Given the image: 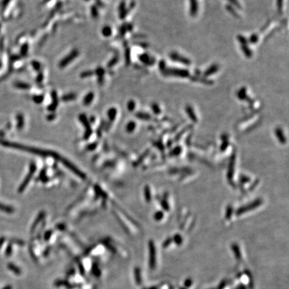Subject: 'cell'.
<instances>
[{"instance_id": "obj_6", "label": "cell", "mask_w": 289, "mask_h": 289, "mask_svg": "<svg viewBox=\"0 0 289 289\" xmlns=\"http://www.w3.org/2000/svg\"><path fill=\"white\" fill-rule=\"evenodd\" d=\"M170 57L171 60H172L179 62V63H182V64H184L185 65L189 66L191 64V61L188 58H185V57L181 55H180V54H179V53L175 52H171L170 54Z\"/></svg>"}, {"instance_id": "obj_48", "label": "cell", "mask_w": 289, "mask_h": 289, "mask_svg": "<svg viewBox=\"0 0 289 289\" xmlns=\"http://www.w3.org/2000/svg\"><path fill=\"white\" fill-rule=\"evenodd\" d=\"M228 143L226 141H224V143H223L222 146V149H226V148L228 147Z\"/></svg>"}, {"instance_id": "obj_23", "label": "cell", "mask_w": 289, "mask_h": 289, "mask_svg": "<svg viewBox=\"0 0 289 289\" xmlns=\"http://www.w3.org/2000/svg\"><path fill=\"white\" fill-rule=\"evenodd\" d=\"M0 210L7 213H12L14 211V209L12 207L8 206L6 205H4L0 203Z\"/></svg>"}, {"instance_id": "obj_4", "label": "cell", "mask_w": 289, "mask_h": 289, "mask_svg": "<svg viewBox=\"0 0 289 289\" xmlns=\"http://www.w3.org/2000/svg\"><path fill=\"white\" fill-rule=\"evenodd\" d=\"M79 120L82 122V125L84 126V127L86 128V131L85 134L84 136V138L85 139H87L90 137V136L92 134V128H91L90 125L89 123V121H88L87 116L84 114H81L79 115Z\"/></svg>"}, {"instance_id": "obj_11", "label": "cell", "mask_w": 289, "mask_h": 289, "mask_svg": "<svg viewBox=\"0 0 289 289\" xmlns=\"http://www.w3.org/2000/svg\"><path fill=\"white\" fill-rule=\"evenodd\" d=\"M13 85L16 88L22 90H28L31 88L30 84H28V83L21 81H16V82H14Z\"/></svg>"}, {"instance_id": "obj_27", "label": "cell", "mask_w": 289, "mask_h": 289, "mask_svg": "<svg viewBox=\"0 0 289 289\" xmlns=\"http://www.w3.org/2000/svg\"><path fill=\"white\" fill-rule=\"evenodd\" d=\"M90 13L91 15H92L93 18H97L99 16V11H98V8L96 5H93L90 8Z\"/></svg>"}, {"instance_id": "obj_28", "label": "cell", "mask_w": 289, "mask_h": 289, "mask_svg": "<svg viewBox=\"0 0 289 289\" xmlns=\"http://www.w3.org/2000/svg\"><path fill=\"white\" fill-rule=\"evenodd\" d=\"M131 62V51L129 48H127V50H125V63L126 65L128 66L129 65Z\"/></svg>"}, {"instance_id": "obj_7", "label": "cell", "mask_w": 289, "mask_h": 289, "mask_svg": "<svg viewBox=\"0 0 289 289\" xmlns=\"http://www.w3.org/2000/svg\"><path fill=\"white\" fill-rule=\"evenodd\" d=\"M51 97H52V103H51L48 107V110L50 112H54L55 111L57 107L59 104V100L58 97V94L56 90H52L51 93Z\"/></svg>"}, {"instance_id": "obj_3", "label": "cell", "mask_w": 289, "mask_h": 289, "mask_svg": "<svg viewBox=\"0 0 289 289\" xmlns=\"http://www.w3.org/2000/svg\"><path fill=\"white\" fill-rule=\"evenodd\" d=\"M36 170V164H34V163H31V164L30 165V171H29V173H28V175L25 177V178L24 179V181H23V183L22 184L20 185V186H19V190H18V191L19 193H22L23 191H24L25 187H26V186L28 185V184H29L30 181V180L31 179V177H32V176L34 175V173H35V171Z\"/></svg>"}, {"instance_id": "obj_40", "label": "cell", "mask_w": 289, "mask_h": 289, "mask_svg": "<svg viewBox=\"0 0 289 289\" xmlns=\"http://www.w3.org/2000/svg\"><path fill=\"white\" fill-rule=\"evenodd\" d=\"M258 35H256V34H253L252 36H250V42L252 43V44H254V43L258 41Z\"/></svg>"}, {"instance_id": "obj_41", "label": "cell", "mask_w": 289, "mask_h": 289, "mask_svg": "<svg viewBox=\"0 0 289 289\" xmlns=\"http://www.w3.org/2000/svg\"><path fill=\"white\" fill-rule=\"evenodd\" d=\"M43 79H44V75H43V73L40 72L38 74V75L36 77V82L38 83H40L42 82Z\"/></svg>"}, {"instance_id": "obj_44", "label": "cell", "mask_w": 289, "mask_h": 289, "mask_svg": "<svg viewBox=\"0 0 289 289\" xmlns=\"http://www.w3.org/2000/svg\"><path fill=\"white\" fill-rule=\"evenodd\" d=\"M226 8H227V10H228L229 11H230V12H231V13H232L234 16H238V15H237V13H236V11H234L232 7H231V5H228V6H227Z\"/></svg>"}, {"instance_id": "obj_34", "label": "cell", "mask_w": 289, "mask_h": 289, "mask_svg": "<svg viewBox=\"0 0 289 289\" xmlns=\"http://www.w3.org/2000/svg\"><path fill=\"white\" fill-rule=\"evenodd\" d=\"M145 199L146 200H147V202H149L151 201V191H150V189L149 187H148V186H147V187H145Z\"/></svg>"}, {"instance_id": "obj_31", "label": "cell", "mask_w": 289, "mask_h": 289, "mask_svg": "<svg viewBox=\"0 0 289 289\" xmlns=\"http://www.w3.org/2000/svg\"><path fill=\"white\" fill-rule=\"evenodd\" d=\"M31 66H32V68L34 69V70H36L38 72V71H40V70L41 64L38 61L33 60L31 62Z\"/></svg>"}, {"instance_id": "obj_47", "label": "cell", "mask_w": 289, "mask_h": 289, "mask_svg": "<svg viewBox=\"0 0 289 289\" xmlns=\"http://www.w3.org/2000/svg\"><path fill=\"white\" fill-rule=\"evenodd\" d=\"M5 241V237H0V248L2 247V246H3V244H4Z\"/></svg>"}, {"instance_id": "obj_13", "label": "cell", "mask_w": 289, "mask_h": 289, "mask_svg": "<svg viewBox=\"0 0 289 289\" xmlns=\"http://www.w3.org/2000/svg\"><path fill=\"white\" fill-rule=\"evenodd\" d=\"M218 69H219V66L218 65H217L216 64L211 65L210 68H208V69L205 71L204 75H205V76H211V74H215L216 72H217V71H218Z\"/></svg>"}, {"instance_id": "obj_16", "label": "cell", "mask_w": 289, "mask_h": 289, "mask_svg": "<svg viewBox=\"0 0 289 289\" xmlns=\"http://www.w3.org/2000/svg\"><path fill=\"white\" fill-rule=\"evenodd\" d=\"M16 120H17V128L18 130L22 129L24 125V116L22 114H18V115L16 116Z\"/></svg>"}, {"instance_id": "obj_25", "label": "cell", "mask_w": 289, "mask_h": 289, "mask_svg": "<svg viewBox=\"0 0 289 289\" xmlns=\"http://www.w3.org/2000/svg\"><path fill=\"white\" fill-rule=\"evenodd\" d=\"M136 116H137L138 119H142V120H146V121H147V120L151 119V116L149 115V114H147V113H141V112L137 113L136 114Z\"/></svg>"}, {"instance_id": "obj_42", "label": "cell", "mask_w": 289, "mask_h": 289, "mask_svg": "<svg viewBox=\"0 0 289 289\" xmlns=\"http://www.w3.org/2000/svg\"><path fill=\"white\" fill-rule=\"evenodd\" d=\"M11 1V0H2L1 2V7L3 8H5L7 6V5L10 4V2Z\"/></svg>"}, {"instance_id": "obj_10", "label": "cell", "mask_w": 289, "mask_h": 289, "mask_svg": "<svg viewBox=\"0 0 289 289\" xmlns=\"http://www.w3.org/2000/svg\"><path fill=\"white\" fill-rule=\"evenodd\" d=\"M128 13V11L127 9V7H126L125 2L124 1H121L119 6V15L120 19H124L126 18V16H127Z\"/></svg>"}, {"instance_id": "obj_17", "label": "cell", "mask_w": 289, "mask_h": 289, "mask_svg": "<svg viewBox=\"0 0 289 289\" xmlns=\"http://www.w3.org/2000/svg\"><path fill=\"white\" fill-rule=\"evenodd\" d=\"M76 94L75 93H70L66 94H64V95H63L62 96L61 99L63 101L68 102V101H73V100L76 99Z\"/></svg>"}, {"instance_id": "obj_50", "label": "cell", "mask_w": 289, "mask_h": 289, "mask_svg": "<svg viewBox=\"0 0 289 289\" xmlns=\"http://www.w3.org/2000/svg\"><path fill=\"white\" fill-rule=\"evenodd\" d=\"M2 289H12V287L10 285H7V286H5V287L3 288Z\"/></svg>"}, {"instance_id": "obj_46", "label": "cell", "mask_w": 289, "mask_h": 289, "mask_svg": "<svg viewBox=\"0 0 289 289\" xmlns=\"http://www.w3.org/2000/svg\"><path fill=\"white\" fill-rule=\"evenodd\" d=\"M231 213H232V208H231V207H228V209H227V216L226 217H231Z\"/></svg>"}, {"instance_id": "obj_35", "label": "cell", "mask_w": 289, "mask_h": 289, "mask_svg": "<svg viewBox=\"0 0 289 289\" xmlns=\"http://www.w3.org/2000/svg\"><path fill=\"white\" fill-rule=\"evenodd\" d=\"M127 108L130 111H134V108H135V102L133 101V100H130L127 103Z\"/></svg>"}, {"instance_id": "obj_49", "label": "cell", "mask_w": 289, "mask_h": 289, "mask_svg": "<svg viewBox=\"0 0 289 289\" xmlns=\"http://www.w3.org/2000/svg\"><path fill=\"white\" fill-rule=\"evenodd\" d=\"M96 147V143H94V144H92L91 145H90V147H89V149H91V150H93L94 149V148H95Z\"/></svg>"}, {"instance_id": "obj_5", "label": "cell", "mask_w": 289, "mask_h": 289, "mask_svg": "<svg viewBox=\"0 0 289 289\" xmlns=\"http://www.w3.org/2000/svg\"><path fill=\"white\" fill-rule=\"evenodd\" d=\"M262 202L261 199L255 200V201H254V202L251 203L250 204L245 205V206H243L242 208H240V209H238V210H237V215H240V214H242L243 213H245V212H247V211H249L250 210H254V208L260 206V205L262 204Z\"/></svg>"}, {"instance_id": "obj_24", "label": "cell", "mask_w": 289, "mask_h": 289, "mask_svg": "<svg viewBox=\"0 0 289 289\" xmlns=\"http://www.w3.org/2000/svg\"><path fill=\"white\" fill-rule=\"evenodd\" d=\"M191 4V13L192 15H194L197 13V0H190Z\"/></svg>"}, {"instance_id": "obj_33", "label": "cell", "mask_w": 289, "mask_h": 289, "mask_svg": "<svg viewBox=\"0 0 289 289\" xmlns=\"http://www.w3.org/2000/svg\"><path fill=\"white\" fill-rule=\"evenodd\" d=\"M127 25H126V24H122L121 28H119V36L121 37H123L125 35V34L127 33Z\"/></svg>"}, {"instance_id": "obj_12", "label": "cell", "mask_w": 289, "mask_h": 289, "mask_svg": "<svg viewBox=\"0 0 289 289\" xmlns=\"http://www.w3.org/2000/svg\"><path fill=\"white\" fill-rule=\"evenodd\" d=\"M94 98V94L93 92L88 93L83 99V105L85 106L90 105Z\"/></svg>"}, {"instance_id": "obj_8", "label": "cell", "mask_w": 289, "mask_h": 289, "mask_svg": "<svg viewBox=\"0 0 289 289\" xmlns=\"http://www.w3.org/2000/svg\"><path fill=\"white\" fill-rule=\"evenodd\" d=\"M139 60L141 61L143 64L148 66H152L155 62V59L151 57L150 55H149L147 53H143L139 55Z\"/></svg>"}, {"instance_id": "obj_36", "label": "cell", "mask_w": 289, "mask_h": 289, "mask_svg": "<svg viewBox=\"0 0 289 289\" xmlns=\"http://www.w3.org/2000/svg\"><path fill=\"white\" fill-rule=\"evenodd\" d=\"M12 254V245L11 244H8L7 248H5V254L6 256H10Z\"/></svg>"}, {"instance_id": "obj_38", "label": "cell", "mask_w": 289, "mask_h": 289, "mask_svg": "<svg viewBox=\"0 0 289 289\" xmlns=\"http://www.w3.org/2000/svg\"><path fill=\"white\" fill-rule=\"evenodd\" d=\"M151 108H152V110L154 112V113H155L157 114H158L160 113V112H161V110H160V108L158 106V105L157 104H155V103H154L152 105V106H151Z\"/></svg>"}, {"instance_id": "obj_15", "label": "cell", "mask_w": 289, "mask_h": 289, "mask_svg": "<svg viewBox=\"0 0 289 289\" xmlns=\"http://www.w3.org/2000/svg\"><path fill=\"white\" fill-rule=\"evenodd\" d=\"M276 136L277 137V138L279 140V141L281 143H286V137L285 136V134H283V131L280 128H277L276 130L275 131Z\"/></svg>"}, {"instance_id": "obj_30", "label": "cell", "mask_w": 289, "mask_h": 289, "mask_svg": "<svg viewBox=\"0 0 289 289\" xmlns=\"http://www.w3.org/2000/svg\"><path fill=\"white\" fill-rule=\"evenodd\" d=\"M242 48L243 52H244V53L246 56L247 57H250L252 56V52L251 50L249 49V48L247 46V45H246V43L242 46Z\"/></svg>"}, {"instance_id": "obj_37", "label": "cell", "mask_w": 289, "mask_h": 289, "mask_svg": "<svg viewBox=\"0 0 289 289\" xmlns=\"http://www.w3.org/2000/svg\"><path fill=\"white\" fill-rule=\"evenodd\" d=\"M163 217H164V213L161 211H157V212L155 214V216H154V218H155V220H157V221L161 220Z\"/></svg>"}, {"instance_id": "obj_45", "label": "cell", "mask_w": 289, "mask_h": 289, "mask_svg": "<svg viewBox=\"0 0 289 289\" xmlns=\"http://www.w3.org/2000/svg\"><path fill=\"white\" fill-rule=\"evenodd\" d=\"M181 148H180L179 147H175V149H174L173 151V153L175 155H178L179 154L181 153Z\"/></svg>"}, {"instance_id": "obj_14", "label": "cell", "mask_w": 289, "mask_h": 289, "mask_svg": "<svg viewBox=\"0 0 289 289\" xmlns=\"http://www.w3.org/2000/svg\"><path fill=\"white\" fill-rule=\"evenodd\" d=\"M7 268L15 274L16 275H20L22 274L21 269L19 268L18 266L13 264V263H9V264H7Z\"/></svg>"}, {"instance_id": "obj_19", "label": "cell", "mask_w": 289, "mask_h": 289, "mask_svg": "<svg viewBox=\"0 0 289 289\" xmlns=\"http://www.w3.org/2000/svg\"><path fill=\"white\" fill-rule=\"evenodd\" d=\"M102 34L105 37H110L112 35V28H111L109 25H105V26L102 28Z\"/></svg>"}, {"instance_id": "obj_29", "label": "cell", "mask_w": 289, "mask_h": 289, "mask_svg": "<svg viewBox=\"0 0 289 289\" xmlns=\"http://www.w3.org/2000/svg\"><path fill=\"white\" fill-rule=\"evenodd\" d=\"M94 72H93V71L86 70V71H84V72H82L80 76H81V78H88V77L92 76L94 75Z\"/></svg>"}, {"instance_id": "obj_51", "label": "cell", "mask_w": 289, "mask_h": 289, "mask_svg": "<svg viewBox=\"0 0 289 289\" xmlns=\"http://www.w3.org/2000/svg\"><path fill=\"white\" fill-rule=\"evenodd\" d=\"M0 31H1V24H0Z\"/></svg>"}, {"instance_id": "obj_9", "label": "cell", "mask_w": 289, "mask_h": 289, "mask_svg": "<svg viewBox=\"0 0 289 289\" xmlns=\"http://www.w3.org/2000/svg\"><path fill=\"white\" fill-rule=\"evenodd\" d=\"M94 73L96 74V75L97 76V81H98V83L99 85H102L104 83V80H105V70L102 67L99 66L96 68V70Z\"/></svg>"}, {"instance_id": "obj_26", "label": "cell", "mask_w": 289, "mask_h": 289, "mask_svg": "<svg viewBox=\"0 0 289 289\" xmlns=\"http://www.w3.org/2000/svg\"><path fill=\"white\" fill-rule=\"evenodd\" d=\"M135 127H136V123H135V122H134V121H130L127 124V127H126V129H127V132H133V131L134 130V128H135Z\"/></svg>"}, {"instance_id": "obj_18", "label": "cell", "mask_w": 289, "mask_h": 289, "mask_svg": "<svg viewBox=\"0 0 289 289\" xmlns=\"http://www.w3.org/2000/svg\"><path fill=\"white\" fill-rule=\"evenodd\" d=\"M186 112H187L188 116H190V118L194 122L197 121V117L196 114L194 113L193 108H191L190 106H187V107H186Z\"/></svg>"}, {"instance_id": "obj_32", "label": "cell", "mask_w": 289, "mask_h": 289, "mask_svg": "<svg viewBox=\"0 0 289 289\" xmlns=\"http://www.w3.org/2000/svg\"><path fill=\"white\" fill-rule=\"evenodd\" d=\"M118 62H119V57L118 56H114V57H113L112 59L109 62H108V64H107V66L108 68H112Z\"/></svg>"}, {"instance_id": "obj_1", "label": "cell", "mask_w": 289, "mask_h": 289, "mask_svg": "<svg viewBox=\"0 0 289 289\" xmlns=\"http://www.w3.org/2000/svg\"><path fill=\"white\" fill-rule=\"evenodd\" d=\"M162 72L165 76L181 77V78H186V77H188L189 75H190L188 70L176 68H165V69L162 71Z\"/></svg>"}, {"instance_id": "obj_21", "label": "cell", "mask_w": 289, "mask_h": 289, "mask_svg": "<svg viewBox=\"0 0 289 289\" xmlns=\"http://www.w3.org/2000/svg\"><path fill=\"white\" fill-rule=\"evenodd\" d=\"M28 50H29V46H28V43H25V44L22 46L20 48V54L22 56H26L28 55Z\"/></svg>"}, {"instance_id": "obj_20", "label": "cell", "mask_w": 289, "mask_h": 289, "mask_svg": "<svg viewBox=\"0 0 289 289\" xmlns=\"http://www.w3.org/2000/svg\"><path fill=\"white\" fill-rule=\"evenodd\" d=\"M116 113L117 111L115 108H111L108 111V113H107L108 116L111 121H113L115 119L116 116Z\"/></svg>"}, {"instance_id": "obj_2", "label": "cell", "mask_w": 289, "mask_h": 289, "mask_svg": "<svg viewBox=\"0 0 289 289\" xmlns=\"http://www.w3.org/2000/svg\"><path fill=\"white\" fill-rule=\"evenodd\" d=\"M79 55V52L78 50L74 49L73 50L71 51V52L68 54L67 56H66L64 58H63L59 62V67L60 68H64L65 67H66L67 66L70 64L73 60H74Z\"/></svg>"}, {"instance_id": "obj_22", "label": "cell", "mask_w": 289, "mask_h": 289, "mask_svg": "<svg viewBox=\"0 0 289 289\" xmlns=\"http://www.w3.org/2000/svg\"><path fill=\"white\" fill-rule=\"evenodd\" d=\"M44 99V96L42 94H36L32 96L33 101L36 104H41Z\"/></svg>"}, {"instance_id": "obj_43", "label": "cell", "mask_w": 289, "mask_h": 289, "mask_svg": "<svg viewBox=\"0 0 289 289\" xmlns=\"http://www.w3.org/2000/svg\"><path fill=\"white\" fill-rule=\"evenodd\" d=\"M229 1L231 2V4H233L234 6H236L237 7V8H241V6H240V3L237 1V0H228Z\"/></svg>"}, {"instance_id": "obj_39", "label": "cell", "mask_w": 289, "mask_h": 289, "mask_svg": "<svg viewBox=\"0 0 289 289\" xmlns=\"http://www.w3.org/2000/svg\"><path fill=\"white\" fill-rule=\"evenodd\" d=\"M10 242L11 243H14V244H18L19 246H23L24 244V242L22 241V240H18V239H14V238H12L11 240H10Z\"/></svg>"}, {"instance_id": "obj_52", "label": "cell", "mask_w": 289, "mask_h": 289, "mask_svg": "<svg viewBox=\"0 0 289 289\" xmlns=\"http://www.w3.org/2000/svg\"><path fill=\"white\" fill-rule=\"evenodd\" d=\"M85 1H89V0H85Z\"/></svg>"}]
</instances>
